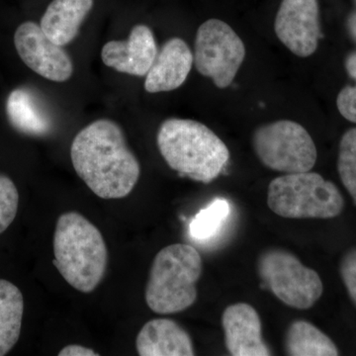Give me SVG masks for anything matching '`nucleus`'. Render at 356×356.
<instances>
[{"mask_svg":"<svg viewBox=\"0 0 356 356\" xmlns=\"http://www.w3.org/2000/svg\"><path fill=\"white\" fill-rule=\"evenodd\" d=\"M70 158L77 175L102 199L126 197L140 178L139 161L122 129L111 120L92 122L77 134Z\"/></svg>","mask_w":356,"mask_h":356,"instance_id":"nucleus-1","label":"nucleus"},{"mask_svg":"<svg viewBox=\"0 0 356 356\" xmlns=\"http://www.w3.org/2000/svg\"><path fill=\"white\" fill-rule=\"evenodd\" d=\"M156 142L168 166L194 181L210 184L229 163L228 147L200 122L168 119L159 129Z\"/></svg>","mask_w":356,"mask_h":356,"instance_id":"nucleus-2","label":"nucleus"},{"mask_svg":"<svg viewBox=\"0 0 356 356\" xmlns=\"http://www.w3.org/2000/svg\"><path fill=\"white\" fill-rule=\"evenodd\" d=\"M54 264L67 283L90 293L102 282L108 250L102 232L77 212L60 215L54 235Z\"/></svg>","mask_w":356,"mask_h":356,"instance_id":"nucleus-3","label":"nucleus"},{"mask_svg":"<svg viewBox=\"0 0 356 356\" xmlns=\"http://www.w3.org/2000/svg\"><path fill=\"white\" fill-rule=\"evenodd\" d=\"M203 262L195 248L175 243L154 257L146 287L147 306L161 315L180 313L195 303Z\"/></svg>","mask_w":356,"mask_h":356,"instance_id":"nucleus-4","label":"nucleus"},{"mask_svg":"<svg viewBox=\"0 0 356 356\" xmlns=\"http://www.w3.org/2000/svg\"><path fill=\"white\" fill-rule=\"evenodd\" d=\"M267 205L288 219H332L341 214L343 194L317 172L288 173L269 184Z\"/></svg>","mask_w":356,"mask_h":356,"instance_id":"nucleus-5","label":"nucleus"},{"mask_svg":"<svg viewBox=\"0 0 356 356\" xmlns=\"http://www.w3.org/2000/svg\"><path fill=\"white\" fill-rule=\"evenodd\" d=\"M257 270L264 286L285 305L308 310L322 297L324 285L317 271L307 267L296 255L281 248L262 252Z\"/></svg>","mask_w":356,"mask_h":356,"instance_id":"nucleus-6","label":"nucleus"},{"mask_svg":"<svg viewBox=\"0 0 356 356\" xmlns=\"http://www.w3.org/2000/svg\"><path fill=\"white\" fill-rule=\"evenodd\" d=\"M252 147L262 165L286 175L310 172L318 158L310 134L294 121H276L257 128Z\"/></svg>","mask_w":356,"mask_h":356,"instance_id":"nucleus-7","label":"nucleus"},{"mask_svg":"<svg viewBox=\"0 0 356 356\" xmlns=\"http://www.w3.org/2000/svg\"><path fill=\"white\" fill-rule=\"evenodd\" d=\"M193 57L202 76L210 77L217 88H226L245 60V44L231 26L209 19L199 27Z\"/></svg>","mask_w":356,"mask_h":356,"instance_id":"nucleus-8","label":"nucleus"},{"mask_svg":"<svg viewBox=\"0 0 356 356\" xmlns=\"http://www.w3.org/2000/svg\"><path fill=\"white\" fill-rule=\"evenodd\" d=\"M14 44L24 64L44 79L63 83L72 76L74 67L70 56L37 23L21 24L14 35Z\"/></svg>","mask_w":356,"mask_h":356,"instance_id":"nucleus-9","label":"nucleus"},{"mask_svg":"<svg viewBox=\"0 0 356 356\" xmlns=\"http://www.w3.org/2000/svg\"><path fill=\"white\" fill-rule=\"evenodd\" d=\"M274 30L294 55L301 58L313 55L322 37L318 0H282Z\"/></svg>","mask_w":356,"mask_h":356,"instance_id":"nucleus-10","label":"nucleus"},{"mask_svg":"<svg viewBox=\"0 0 356 356\" xmlns=\"http://www.w3.org/2000/svg\"><path fill=\"white\" fill-rule=\"evenodd\" d=\"M158 53L152 30L146 25H137L126 41H110L105 44L102 58L107 67L117 72L144 76L153 67Z\"/></svg>","mask_w":356,"mask_h":356,"instance_id":"nucleus-11","label":"nucleus"},{"mask_svg":"<svg viewBox=\"0 0 356 356\" xmlns=\"http://www.w3.org/2000/svg\"><path fill=\"white\" fill-rule=\"evenodd\" d=\"M225 343L233 356H268L273 355L262 337L261 317L247 303L227 307L222 315Z\"/></svg>","mask_w":356,"mask_h":356,"instance_id":"nucleus-12","label":"nucleus"},{"mask_svg":"<svg viewBox=\"0 0 356 356\" xmlns=\"http://www.w3.org/2000/svg\"><path fill=\"white\" fill-rule=\"evenodd\" d=\"M193 63V54L184 40H168L147 74L145 89L149 93L175 90L185 83Z\"/></svg>","mask_w":356,"mask_h":356,"instance_id":"nucleus-13","label":"nucleus"},{"mask_svg":"<svg viewBox=\"0 0 356 356\" xmlns=\"http://www.w3.org/2000/svg\"><path fill=\"white\" fill-rule=\"evenodd\" d=\"M140 356H192L193 343L188 332L170 318H154L144 325L136 339Z\"/></svg>","mask_w":356,"mask_h":356,"instance_id":"nucleus-14","label":"nucleus"},{"mask_svg":"<svg viewBox=\"0 0 356 356\" xmlns=\"http://www.w3.org/2000/svg\"><path fill=\"white\" fill-rule=\"evenodd\" d=\"M93 0H53L42 17V30L54 43L65 46L76 38Z\"/></svg>","mask_w":356,"mask_h":356,"instance_id":"nucleus-15","label":"nucleus"},{"mask_svg":"<svg viewBox=\"0 0 356 356\" xmlns=\"http://www.w3.org/2000/svg\"><path fill=\"white\" fill-rule=\"evenodd\" d=\"M6 113L11 125L21 133L42 136L51 131L50 115L30 89L17 88L9 95Z\"/></svg>","mask_w":356,"mask_h":356,"instance_id":"nucleus-16","label":"nucleus"},{"mask_svg":"<svg viewBox=\"0 0 356 356\" xmlns=\"http://www.w3.org/2000/svg\"><path fill=\"white\" fill-rule=\"evenodd\" d=\"M24 300L19 288L0 280V356L6 355L19 339Z\"/></svg>","mask_w":356,"mask_h":356,"instance_id":"nucleus-17","label":"nucleus"},{"mask_svg":"<svg viewBox=\"0 0 356 356\" xmlns=\"http://www.w3.org/2000/svg\"><path fill=\"white\" fill-rule=\"evenodd\" d=\"M285 351L291 356H337L336 344L311 323L298 320L290 324L284 339Z\"/></svg>","mask_w":356,"mask_h":356,"instance_id":"nucleus-18","label":"nucleus"},{"mask_svg":"<svg viewBox=\"0 0 356 356\" xmlns=\"http://www.w3.org/2000/svg\"><path fill=\"white\" fill-rule=\"evenodd\" d=\"M231 213V205L224 198H216L199 211L189 224V236L196 242H205L217 235Z\"/></svg>","mask_w":356,"mask_h":356,"instance_id":"nucleus-19","label":"nucleus"},{"mask_svg":"<svg viewBox=\"0 0 356 356\" xmlns=\"http://www.w3.org/2000/svg\"><path fill=\"white\" fill-rule=\"evenodd\" d=\"M337 170L343 186L356 205V128L346 131L341 138Z\"/></svg>","mask_w":356,"mask_h":356,"instance_id":"nucleus-20","label":"nucleus"},{"mask_svg":"<svg viewBox=\"0 0 356 356\" xmlns=\"http://www.w3.org/2000/svg\"><path fill=\"white\" fill-rule=\"evenodd\" d=\"M19 193L13 180L0 175V234L6 232L17 215Z\"/></svg>","mask_w":356,"mask_h":356,"instance_id":"nucleus-21","label":"nucleus"},{"mask_svg":"<svg viewBox=\"0 0 356 356\" xmlns=\"http://www.w3.org/2000/svg\"><path fill=\"white\" fill-rule=\"evenodd\" d=\"M339 273L351 301L356 306V248L348 250L343 255L339 266Z\"/></svg>","mask_w":356,"mask_h":356,"instance_id":"nucleus-22","label":"nucleus"},{"mask_svg":"<svg viewBox=\"0 0 356 356\" xmlns=\"http://www.w3.org/2000/svg\"><path fill=\"white\" fill-rule=\"evenodd\" d=\"M337 106L346 120L356 123V84L341 89L337 95Z\"/></svg>","mask_w":356,"mask_h":356,"instance_id":"nucleus-23","label":"nucleus"},{"mask_svg":"<svg viewBox=\"0 0 356 356\" xmlns=\"http://www.w3.org/2000/svg\"><path fill=\"white\" fill-rule=\"evenodd\" d=\"M60 356H97L95 350L79 344H70L58 353Z\"/></svg>","mask_w":356,"mask_h":356,"instance_id":"nucleus-24","label":"nucleus"},{"mask_svg":"<svg viewBox=\"0 0 356 356\" xmlns=\"http://www.w3.org/2000/svg\"><path fill=\"white\" fill-rule=\"evenodd\" d=\"M346 69L348 70V76L356 81V51H353L346 58Z\"/></svg>","mask_w":356,"mask_h":356,"instance_id":"nucleus-25","label":"nucleus"},{"mask_svg":"<svg viewBox=\"0 0 356 356\" xmlns=\"http://www.w3.org/2000/svg\"><path fill=\"white\" fill-rule=\"evenodd\" d=\"M355 2V8L353 13H350V17H348V31H350L351 37L356 41V0Z\"/></svg>","mask_w":356,"mask_h":356,"instance_id":"nucleus-26","label":"nucleus"}]
</instances>
